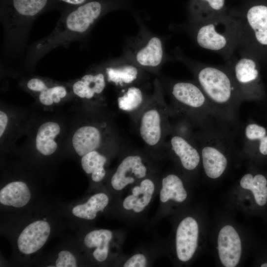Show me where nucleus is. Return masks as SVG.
Instances as JSON below:
<instances>
[{
    "label": "nucleus",
    "mask_w": 267,
    "mask_h": 267,
    "mask_svg": "<svg viewBox=\"0 0 267 267\" xmlns=\"http://www.w3.org/2000/svg\"><path fill=\"white\" fill-rule=\"evenodd\" d=\"M237 126L213 118L195 129V138L201 154V168L210 179L222 177L233 157H241L239 134Z\"/></svg>",
    "instance_id": "1"
},
{
    "label": "nucleus",
    "mask_w": 267,
    "mask_h": 267,
    "mask_svg": "<svg viewBox=\"0 0 267 267\" xmlns=\"http://www.w3.org/2000/svg\"><path fill=\"white\" fill-rule=\"evenodd\" d=\"M188 65L194 81L205 93L217 115L230 124L240 126L239 110L243 101L226 65L196 62Z\"/></svg>",
    "instance_id": "2"
},
{
    "label": "nucleus",
    "mask_w": 267,
    "mask_h": 267,
    "mask_svg": "<svg viewBox=\"0 0 267 267\" xmlns=\"http://www.w3.org/2000/svg\"><path fill=\"white\" fill-rule=\"evenodd\" d=\"M164 94L160 80L156 78L153 93L134 122L145 151L158 161L166 158L165 143L170 130L169 105Z\"/></svg>",
    "instance_id": "3"
},
{
    "label": "nucleus",
    "mask_w": 267,
    "mask_h": 267,
    "mask_svg": "<svg viewBox=\"0 0 267 267\" xmlns=\"http://www.w3.org/2000/svg\"><path fill=\"white\" fill-rule=\"evenodd\" d=\"M114 1L90 0L72 7L63 13L52 32L36 44L43 53L86 33L106 12L114 6Z\"/></svg>",
    "instance_id": "4"
},
{
    "label": "nucleus",
    "mask_w": 267,
    "mask_h": 267,
    "mask_svg": "<svg viewBox=\"0 0 267 267\" xmlns=\"http://www.w3.org/2000/svg\"><path fill=\"white\" fill-rule=\"evenodd\" d=\"M164 253L178 266L189 264L197 257L204 239L203 224L195 212L186 209L174 215Z\"/></svg>",
    "instance_id": "5"
},
{
    "label": "nucleus",
    "mask_w": 267,
    "mask_h": 267,
    "mask_svg": "<svg viewBox=\"0 0 267 267\" xmlns=\"http://www.w3.org/2000/svg\"><path fill=\"white\" fill-rule=\"evenodd\" d=\"M165 89L170 99V119H184L195 129L212 118L221 119L195 81H171L165 85Z\"/></svg>",
    "instance_id": "6"
},
{
    "label": "nucleus",
    "mask_w": 267,
    "mask_h": 267,
    "mask_svg": "<svg viewBox=\"0 0 267 267\" xmlns=\"http://www.w3.org/2000/svg\"><path fill=\"white\" fill-rule=\"evenodd\" d=\"M236 27L235 52L267 64V6L253 5L240 14H231Z\"/></svg>",
    "instance_id": "7"
},
{
    "label": "nucleus",
    "mask_w": 267,
    "mask_h": 267,
    "mask_svg": "<svg viewBox=\"0 0 267 267\" xmlns=\"http://www.w3.org/2000/svg\"><path fill=\"white\" fill-rule=\"evenodd\" d=\"M115 168L106 180L107 188L114 198L144 178L160 173L158 161L145 151L124 147Z\"/></svg>",
    "instance_id": "8"
},
{
    "label": "nucleus",
    "mask_w": 267,
    "mask_h": 267,
    "mask_svg": "<svg viewBox=\"0 0 267 267\" xmlns=\"http://www.w3.org/2000/svg\"><path fill=\"white\" fill-rule=\"evenodd\" d=\"M194 37L201 47L220 54L228 62L236 51L235 21L230 15L222 14L205 21L191 24Z\"/></svg>",
    "instance_id": "9"
},
{
    "label": "nucleus",
    "mask_w": 267,
    "mask_h": 267,
    "mask_svg": "<svg viewBox=\"0 0 267 267\" xmlns=\"http://www.w3.org/2000/svg\"><path fill=\"white\" fill-rule=\"evenodd\" d=\"M160 177L161 173L152 175L127 189L111 206L113 213L129 223L141 221L158 193Z\"/></svg>",
    "instance_id": "10"
},
{
    "label": "nucleus",
    "mask_w": 267,
    "mask_h": 267,
    "mask_svg": "<svg viewBox=\"0 0 267 267\" xmlns=\"http://www.w3.org/2000/svg\"><path fill=\"white\" fill-rule=\"evenodd\" d=\"M189 181L176 169L161 175L159 205L150 225L186 209L190 199Z\"/></svg>",
    "instance_id": "11"
},
{
    "label": "nucleus",
    "mask_w": 267,
    "mask_h": 267,
    "mask_svg": "<svg viewBox=\"0 0 267 267\" xmlns=\"http://www.w3.org/2000/svg\"><path fill=\"white\" fill-rule=\"evenodd\" d=\"M235 54L226 65L233 79L239 94L244 101H262L267 92L262 78L260 63L250 56Z\"/></svg>",
    "instance_id": "12"
},
{
    "label": "nucleus",
    "mask_w": 267,
    "mask_h": 267,
    "mask_svg": "<svg viewBox=\"0 0 267 267\" xmlns=\"http://www.w3.org/2000/svg\"><path fill=\"white\" fill-rule=\"evenodd\" d=\"M126 235L122 230L92 229L85 235L83 244L94 263L115 266L124 254L123 246Z\"/></svg>",
    "instance_id": "13"
},
{
    "label": "nucleus",
    "mask_w": 267,
    "mask_h": 267,
    "mask_svg": "<svg viewBox=\"0 0 267 267\" xmlns=\"http://www.w3.org/2000/svg\"><path fill=\"white\" fill-rule=\"evenodd\" d=\"M123 142L113 125L105 119H91L75 132L72 138L74 151L80 157Z\"/></svg>",
    "instance_id": "14"
},
{
    "label": "nucleus",
    "mask_w": 267,
    "mask_h": 267,
    "mask_svg": "<svg viewBox=\"0 0 267 267\" xmlns=\"http://www.w3.org/2000/svg\"><path fill=\"white\" fill-rule=\"evenodd\" d=\"M124 57L144 71L156 74L165 58L162 41L144 30L127 45Z\"/></svg>",
    "instance_id": "15"
},
{
    "label": "nucleus",
    "mask_w": 267,
    "mask_h": 267,
    "mask_svg": "<svg viewBox=\"0 0 267 267\" xmlns=\"http://www.w3.org/2000/svg\"><path fill=\"white\" fill-rule=\"evenodd\" d=\"M165 154L176 169L189 181L201 168L200 149L195 139H190L170 131L165 143Z\"/></svg>",
    "instance_id": "16"
},
{
    "label": "nucleus",
    "mask_w": 267,
    "mask_h": 267,
    "mask_svg": "<svg viewBox=\"0 0 267 267\" xmlns=\"http://www.w3.org/2000/svg\"><path fill=\"white\" fill-rule=\"evenodd\" d=\"M239 139L241 157L261 168L267 164V126L249 119L241 124Z\"/></svg>",
    "instance_id": "17"
},
{
    "label": "nucleus",
    "mask_w": 267,
    "mask_h": 267,
    "mask_svg": "<svg viewBox=\"0 0 267 267\" xmlns=\"http://www.w3.org/2000/svg\"><path fill=\"white\" fill-rule=\"evenodd\" d=\"M50 0H1L0 14L12 30L31 21L47 7Z\"/></svg>",
    "instance_id": "18"
},
{
    "label": "nucleus",
    "mask_w": 267,
    "mask_h": 267,
    "mask_svg": "<svg viewBox=\"0 0 267 267\" xmlns=\"http://www.w3.org/2000/svg\"><path fill=\"white\" fill-rule=\"evenodd\" d=\"M249 165L239 181V186L248 194L251 211L262 214L267 208V172L252 163Z\"/></svg>",
    "instance_id": "19"
},
{
    "label": "nucleus",
    "mask_w": 267,
    "mask_h": 267,
    "mask_svg": "<svg viewBox=\"0 0 267 267\" xmlns=\"http://www.w3.org/2000/svg\"><path fill=\"white\" fill-rule=\"evenodd\" d=\"M216 249L221 264L225 267H235L241 261L243 245L241 236L233 225L226 223L219 229Z\"/></svg>",
    "instance_id": "20"
},
{
    "label": "nucleus",
    "mask_w": 267,
    "mask_h": 267,
    "mask_svg": "<svg viewBox=\"0 0 267 267\" xmlns=\"http://www.w3.org/2000/svg\"><path fill=\"white\" fill-rule=\"evenodd\" d=\"M124 147L122 142L92 151L81 157V167L92 182L98 184L106 180L109 173L107 169L109 162L119 155Z\"/></svg>",
    "instance_id": "21"
},
{
    "label": "nucleus",
    "mask_w": 267,
    "mask_h": 267,
    "mask_svg": "<svg viewBox=\"0 0 267 267\" xmlns=\"http://www.w3.org/2000/svg\"><path fill=\"white\" fill-rule=\"evenodd\" d=\"M51 225L45 220L38 219L28 224L18 234L16 245L19 252L24 255L34 254L48 240Z\"/></svg>",
    "instance_id": "22"
},
{
    "label": "nucleus",
    "mask_w": 267,
    "mask_h": 267,
    "mask_svg": "<svg viewBox=\"0 0 267 267\" xmlns=\"http://www.w3.org/2000/svg\"><path fill=\"white\" fill-rule=\"evenodd\" d=\"M106 78L103 71L87 74L74 83L73 93L99 108L105 104L103 93L106 86Z\"/></svg>",
    "instance_id": "23"
},
{
    "label": "nucleus",
    "mask_w": 267,
    "mask_h": 267,
    "mask_svg": "<svg viewBox=\"0 0 267 267\" xmlns=\"http://www.w3.org/2000/svg\"><path fill=\"white\" fill-rule=\"evenodd\" d=\"M107 81L121 89L139 85L145 79V71L124 59L114 61L104 70Z\"/></svg>",
    "instance_id": "24"
},
{
    "label": "nucleus",
    "mask_w": 267,
    "mask_h": 267,
    "mask_svg": "<svg viewBox=\"0 0 267 267\" xmlns=\"http://www.w3.org/2000/svg\"><path fill=\"white\" fill-rule=\"evenodd\" d=\"M114 201V198L108 190H100L91 195L85 202L73 207L72 214L79 219L93 221L109 209Z\"/></svg>",
    "instance_id": "25"
},
{
    "label": "nucleus",
    "mask_w": 267,
    "mask_h": 267,
    "mask_svg": "<svg viewBox=\"0 0 267 267\" xmlns=\"http://www.w3.org/2000/svg\"><path fill=\"white\" fill-rule=\"evenodd\" d=\"M148 96L139 85H134L121 89L117 98L119 108L129 115L133 122L149 100Z\"/></svg>",
    "instance_id": "26"
},
{
    "label": "nucleus",
    "mask_w": 267,
    "mask_h": 267,
    "mask_svg": "<svg viewBox=\"0 0 267 267\" xmlns=\"http://www.w3.org/2000/svg\"><path fill=\"white\" fill-rule=\"evenodd\" d=\"M163 253H164V243L157 241L149 246H141L137 248L131 254H124L115 266L150 267L155 260Z\"/></svg>",
    "instance_id": "27"
},
{
    "label": "nucleus",
    "mask_w": 267,
    "mask_h": 267,
    "mask_svg": "<svg viewBox=\"0 0 267 267\" xmlns=\"http://www.w3.org/2000/svg\"><path fill=\"white\" fill-rule=\"evenodd\" d=\"M31 198L30 189L23 181L10 182L0 190V203L3 206L21 208L28 204Z\"/></svg>",
    "instance_id": "28"
},
{
    "label": "nucleus",
    "mask_w": 267,
    "mask_h": 267,
    "mask_svg": "<svg viewBox=\"0 0 267 267\" xmlns=\"http://www.w3.org/2000/svg\"><path fill=\"white\" fill-rule=\"evenodd\" d=\"M61 131L58 123L47 121L38 128L35 138L37 150L44 156L53 154L57 150L58 144L55 139Z\"/></svg>",
    "instance_id": "29"
},
{
    "label": "nucleus",
    "mask_w": 267,
    "mask_h": 267,
    "mask_svg": "<svg viewBox=\"0 0 267 267\" xmlns=\"http://www.w3.org/2000/svg\"><path fill=\"white\" fill-rule=\"evenodd\" d=\"M27 87L31 91L38 93L39 101L47 106L60 102L67 94L64 86L55 85L48 87L44 81L38 78L30 79Z\"/></svg>",
    "instance_id": "30"
},
{
    "label": "nucleus",
    "mask_w": 267,
    "mask_h": 267,
    "mask_svg": "<svg viewBox=\"0 0 267 267\" xmlns=\"http://www.w3.org/2000/svg\"><path fill=\"white\" fill-rule=\"evenodd\" d=\"M225 0H195L192 5L190 23L196 24L222 14Z\"/></svg>",
    "instance_id": "31"
},
{
    "label": "nucleus",
    "mask_w": 267,
    "mask_h": 267,
    "mask_svg": "<svg viewBox=\"0 0 267 267\" xmlns=\"http://www.w3.org/2000/svg\"><path fill=\"white\" fill-rule=\"evenodd\" d=\"M78 266V261L76 256L70 251L66 250L60 251L51 267H76Z\"/></svg>",
    "instance_id": "32"
},
{
    "label": "nucleus",
    "mask_w": 267,
    "mask_h": 267,
    "mask_svg": "<svg viewBox=\"0 0 267 267\" xmlns=\"http://www.w3.org/2000/svg\"><path fill=\"white\" fill-rule=\"evenodd\" d=\"M8 123L7 114L2 110L0 111V137H2L6 130Z\"/></svg>",
    "instance_id": "33"
},
{
    "label": "nucleus",
    "mask_w": 267,
    "mask_h": 267,
    "mask_svg": "<svg viewBox=\"0 0 267 267\" xmlns=\"http://www.w3.org/2000/svg\"><path fill=\"white\" fill-rule=\"evenodd\" d=\"M68 5L75 6L83 4L90 0H57Z\"/></svg>",
    "instance_id": "34"
},
{
    "label": "nucleus",
    "mask_w": 267,
    "mask_h": 267,
    "mask_svg": "<svg viewBox=\"0 0 267 267\" xmlns=\"http://www.w3.org/2000/svg\"><path fill=\"white\" fill-rule=\"evenodd\" d=\"M257 265L261 267H267V253H264L260 256L257 261Z\"/></svg>",
    "instance_id": "35"
}]
</instances>
